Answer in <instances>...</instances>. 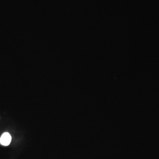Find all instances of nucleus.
Listing matches in <instances>:
<instances>
[{"label": "nucleus", "instance_id": "1", "mask_svg": "<svg viewBox=\"0 0 159 159\" xmlns=\"http://www.w3.org/2000/svg\"><path fill=\"white\" fill-rule=\"evenodd\" d=\"M11 136L8 133H4L0 138V143L2 146H7L11 142Z\"/></svg>", "mask_w": 159, "mask_h": 159}]
</instances>
